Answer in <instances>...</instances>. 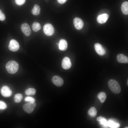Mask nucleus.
I'll use <instances>...</instances> for the list:
<instances>
[{
    "label": "nucleus",
    "instance_id": "1",
    "mask_svg": "<svg viewBox=\"0 0 128 128\" xmlns=\"http://www.w3.org/2000/svg\"><path fill=\"white\" fill-rule=\"evenodd\" d=\"M5 67L8 73L13 74L15 73L18 70L19 65L18 63L16 61L11 60L7 63Z\"/></svg>",
    "mask_w": 128,
    "mask_h": 128
},
{
    "label": "nucleus",
    "instance_id": "2",
    "mask_svg": "<svg viewBox=\"0 0 128 128\" xmlns=\"http://www.w3.org/2000/svg\"><path fill=\"white\" fill-rule=\"evenodd\" d=\"M108 84L110 89L114 93L118 94L120 92L121 88L120 85L116 80L113 79L109 80Z\"/></svg>",
    "mask_w": 128,
    "mask_h": 128
},
{
    "label": "nucleus",
    "instance_id": "3",
    "mask_svg": "<svg viewBox=\"0 0 128 128\" xmlns=\"http://www.w3.org/2000/svg\"><path fill=\"white\" fill-rule=\"evenodd\" d=\"M36 106V104L34 102H29L24 104L23 108L26 113L30 114L34 110Z\"/></svg>",
    "mask_w": 128,
    "mask_h": 128
},
{
    "label": "nucleus",
    "instance_id": "4",
    "mask_svg": "<svg viewBox=\"0 0 128 128\" xmlns=\"http://www.w3.org/2000/svg\"><path fill=\"white\" fill-rule=\"evenodd\" d=\"M43 30L45 34L49 36L52 35L54 32L53 27L51 24L50 23H47L44 25Z\"/></svg>",
    "mask_w": 128,
    "mask_h": 128
},
{
    "label": "nucleus",
    "instance_id": "5",
    "mask_svg": "<svg viewBox=\"0 0 128 128\" xmlns=\"http://www.w3.org/2000/svg\"><path fill=\"white\" fill-rule=\"evenodd\" d=\"M19 45L18 42L15 40H11L8 46L9 50L13 52H16L19 49Z\"/></svg>",
    "mask_w": 128,
    "mask_h": 128
},
{
    "label": "nucleus",
    "instance_id": "6",
    "mask_svg": "<svg viewBox=\"0 0 128 128\" xmlns=\"http://www.w3.org/2000/svg\"><path fill=\"white\" fill-rule=\"evenodd\" d=\"M0 92L2 95L5 97H10L12 94L11 90L8 87L6 86L2 87L1 89Z\"/></svg>",
    "mask_w": 128,
    "mask_h": 128
},
{
    "label": "nucleus",
    "instance_id": "7",
    "mask_svg": "<svg viewBox=\"0 0 128 128\" xmlns=\"http://www.w3.org/2000/svg\"><path fill=\"white\" fill-rule=\"evenodd\" d=\"M73 23L75 27L78 30L81 29L83 27V22L82 20L79 18H75L73 19Z\"/></svg>",
    "mask_w": 128,
    "mask_h": 128
},
{
    "label": "nucleus",
    "instance_id": "8",
    "mask_svg": "<svg viewBox=\"0 0 128 128\" xmlns=\"http://www.w3.org/2000/svg\"><path fill=\"white\" fill-rule=\"evenodd\" d=\"M53 83L56 86L60 87L63 84L64 81L63 79L59 76L55 75L52 78Z\"/></svg>",
    "mask_w": 128,
    "mask_h": 128
},
{
    "label": "nucleus",
    "instance_id": "9",
    "mask_svg": "<svg viewBox=\"0 0 128 128\" xmlns=\"http://www.w3.org/2000/svg\"><path fill=\"white\" fill-rule=\"evenodd\" d=\"M61 64L62 68L65 69H69L72 65L70 59L67 57H65L63 59Z\"/></svg>",
    "mask_w": 128,
    "mask_h": 128
},
{
    "label": "nucleus",
    "instance_id": "10",
    "mask_svg": "<svg viewBox=\"0 0 128 128\" xmlns=\"http://www.w3.org/2000/svg\"><path fill=\"white\" fill-rule=\"evenodd\" d=\"M21 30L27 36H29L31 33V31L29 25L27 23L23 24L21 26Z\"/></svg>",
    "mask_w": 128,
    "mask_h": 128
},
{
    "label": "nucleus",
    "instance_id": "11",
    "mask_svg": "<svg viewBox=\"0 0 128 128\" xmlns=\"http://www.w3.org/2000/svg\"><path fill=\"white\" fill-rule=\"evenodd\" d=\"M94 47L96 52L99 55H103L106 53L105 50L100 44L98 43L95 44Z\"/></svg>",
    "mask_w": 128,
    "mask_h": 128
},
{
    "label": "nucleus",
    "instance_id": "12",
    "mask_svg": "<svg viewBox=\"0 0 128 128\" xmlns=\"http://www.w3.org/2000/svg\"><path fill=\"white\" fill-rule=\"evenodd\" d=\"M108 18V15L106 14H104L99 15L97 18L98 22L100 23H105Z\"/></svg>",
    "mask_w": 128,
    "mask_h": 128
},
{
    "label": "nucleus",
    "instance_id": "13",
    "mask_svg": "<svg viewBox=\"0 0 128 128\" xmlns=\"http://www.w3.org/2000/svg\"><path fill=\"white\" fill-rule=\"evenodd\" d=\"M117 59L118 62L120 63H127L128 62V57L122 54L118 55Z\"/></svg>",
    "mask_w": 128,
    "mask_h": 128
},
{
    "label": "nucleus",
    "instance_id": "14",
    "mask_svg": "<svg viewBox=\"0 0 128 128\" xmlns=\"http://www.w3.org/2000/svg\"><path fill=\"white\" fill-rule=\"evenodd\" d=\"M59 49L62 51L65 50L67 47V43L66 41L64 39L60 40L58 44Z\"/></svg>",
    "mask_w": 128,
    "mask_h": 128
},
{
    "label": "nucleus",
    "instance_id": "15",
    "mask_svg": "<svg viewBox=\"0 0 128 128\" xmlns=\"http://www.w3.org/2000/svg\"><path fill=\"white\" fill-rule=\"evenodd\" d=\"M99 122V123L102 125L104 128H107L108 126L107 122L106 119L103 117L100 116L96 119Z\"/></svg>",
    "mask_w": 128,
    "mask_h": 128
},
{
    "label": "nucleus",
    "instance_id": "16",
    "mask_svg": "<svg viewBox=\"0 0 128 128\" xmlns=\"http://www.w3.org/2000/svg\"><path fill=\"white\" fill-rule=\"evenodd\" d=\"M121 9L123 13L125 15L128 14V2L125 1L123 2L121 5Z\"/></svg>",
    "mask_w": 128,
    "mask_h": 128
},
{
    "label": "nucleus",
    "instance_id": "17",
    "mask_svg": "<svg viewBox=\"0 0 128 128\" xmlns=\"http://www.w3.org/2000/svg\"><path fill=\"white\" fill-rule=\"evenodd\" d=\"M107 125L108 127L112 128H118L120 126L119 123L111 119L107 122Z\"/></svg>",
    "mask_w": 128,
    "mask_h": 128
},
{
    "label": "nucleus",
    "instance_id": "18",
    "mask_svg": "<svg viewBox=\"0 0 128 128\" xmlns=\"http://www.w3.org/2000/svg\"><path fill=\"white\" fill-rule=\"evenodd\" d=\"M40 11V8L37 4H35L32 10V13L33 14L37 15L39 14Z\"/></svg>",
    "mask_w": 128,
    "mask_h": 128
},
{
    "label": "nucleus",
    "instance_id": "19",
    "mask_svg": "<svg viewBox=\"0 0 128 128\" xmlns=\"http://www.w3.org/2000/svg\"><path fill=\"white\" fill-rule=\"evenodd\" d=\"M88 113L91 117H94L97 115V111L95 108L92 107L88 110Z\"/></svg>",
    "mask_w": 128,
    "mask_h": 128
},
{
    "label": "nucleus",
    "instance_id": "20",
    "mask_svg": "<svg viewBox=\"0 0 128 128\" xmlns=\"http://www.w3.org/2000/svg\"><path fill=\"white\" fill-rule=\"evenodd\" d=\"M98 97L101 103L104 102L106 98V95L105 93L103 92L100 93L98 95Z\"/></svg>",
    "mask_w": 128,
    "mask_h": 128
},
{
    "label": "nucleus",
    "instance_id": "21",
    "mask_svg": "<svg viewBox=\"0 0 128 128\" xmlns=\"http://www.w3.org/2000/svg\"><path fill=\"white\" fill-rule=\"evenodd\" d=\"M33 31L35 32H37L41 29V28L40 24L37 22H34L32 26Z\"/></svg>",
    "mask_w": 128,
    "mask_h": 128
},
{
    "label": "nucleus",
    "instance_id": "22",
    "mask_svg": "<svg viewBox=\"0 0 128 128\" xmlns=\"http://www.w3.org/2000/svg\"><path fill=\"white\" fill-rule=\"evenodd\" d=\"M36 92V90L34 88H29L27 89L25 91V94L27 95H34Z\"/></svg>",
    "mask_w": 128,
    "mask_h": 128
},
{
    "label": "nucleus",
    "instance_id": "23",
    "mask_svg": "<svg viewBox=\"0 0 128 128\" xmlns=\"http://www.w3.org/2000/svg\"><path fill=\"white\" fill-rule=\"evenodd\" d=\"M23 97V95L21 94H17L15 95L14 97V101L16 103H19L21 101Z\"/></svg>",
    "mask_w": 128,
    "mask_h": 128
},
{
    "label": "nucleus",
    "instance_id": "24",
    "mask_svg": "<svg viewBox=\"0 0 128 128\" xmlns=\"http://www.w3.org/2000/svg\"><path fill=\"white\" fill-rule=\"evenodd\" d=\"M25 101L29 102H35V99L32 97L27 96L25 99Z\"/></svg>",
    "mask_w": 128,
    "mask_h": 128
},
{
    "label": "nucleus",
    "instance_id": "25",
    "mask_svg": "<svg viewBox=\"0 0 128 128\" xmlns=\"http://www.w3.org/2000/svg\"><path fill=\"white\" fill-rule=\"evenodd\" d=\"M7 107V105L4 102L0 101V110H4Z\"/></svg>",
    "mask_w": 128,
    "mask_h": 128
},
{
    "label": "nucleus",
    "instance_id": "26",
    "mask_svg": "<svg viewBox=\"0 0 128 128\" xmlns=\"http://www.w3.org/2000/svg\"><path fill=\"white\" fill-rule=\"evenodd\" d=\"M26 0H15V2L17 4L20 5L23 4Z\"/></svg>",
    "mask_w": 128,
    "mask_h": 128
},
{
    "label": "nucleus",
    "instance_id": "27",
    "mask_svg": "<svg viewBox=\"0 0 128 128\" xmlns=\"http://www.w3.org/2000/svg\"><path fill=\"white\" fill-rule=\"evenodd\" d=\"M5 18V15L0 9V20L1 21L4 20Z\"/></svg>",
    "mask_w": 128,
    "mask_h": 128
},
{
    "label": "nucleus",
    "instance_id": "28",
    "mask_svg": "<svg viewBox=\"0 0 128 128\" xmlns=\"http://www.w3.org/2000/svg\"><path fill=\"white\" fill-rule=\"evenodd\" d=\"M67 0H57L58 2L59 3L62 4L64 3Z\"/></svg>",
    "mask_w": 128,
    "mask_h": 128
},
{
    "label": "nucleus",
    "instance_id": "29",
    "mask_svg": "<svg viewBox=\"0 0 128 128\" xmlns=\"http://www.w3.org/2000/svg\"><path fill=\"white\" fill-rule=\"evenodd\" d=\"M128 81H127V84H128Z\"/></svg>",
    "mask_w": 128,
    "mask_h": 128
}]
</instances>
